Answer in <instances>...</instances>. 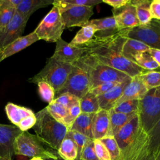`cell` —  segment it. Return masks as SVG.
<instances>
[{
	"label": "cell",
	"instance_id": "cell-1",
	"mask_svg": "<svg viewBox=\"0 0 160 160\" xmlns=\"http://www.w3.org/2000/svg\"><path fill=\"white\" fill-rule=\"evenodd\" d=\"M127 38L120 31L94 35L83 45L88 54L95 61L122 71L131 78L139 76L145 70L126 58L122 52Z\"/></svg>",
	"mask_w": 160,
	"mask_h": 160
},
{
	"label": "cell",
	"instance_id": "cell-2",
	"mask_svg": "<svg viewBox=\"0 0 160 160\" xmlns=\"http://www.w3.org/2000/svg\"><path fill=\"white\" fill-rule=\"evenodd\" d=\"M35 116L36 122L32 128L36 135L44 144L58 151L67 134L68 128L52 118L46 108L36 112Z\"/></svg>",
	"mask_w": 160,
	"mask_h": 160
},
{
	"label": "cell",
	"instance_id": "cell-3",
	"mask_svg": "<svg viewBox=\"0 0 160 160\" xmlns=\"http://www.w3.org/2000/svg\"><path fill=\"white\" fill-rule=\"evenodd\" d=\"M90 89L89 65L86 54L72 63L71 72L63 87L55 92L54 99L64 92H69L79 99Z\"/></svg>",
	"mask_w": 160,
	"mask_h": 160
},
{
	"label": "cell",
	"instance_id": "cell-4",
	"mask_svg": "<svg viewBox=\"0 0 160 160\" xmlns=\"http://www.w3.org/2000/svg\"><path fill=\"white\" fill-rule=\"evenodd\" d=\"M72 68V64L55 60L49 58L44 67L35 76L29 79L30 82L37 84L45 81L59 91L66 83Z\"/></svg>",
	"mask_w": 160,
	"mask_h": 160
},
{
	"label": "cell",
	"instance_id": "cell-5",
	"mask_svg": "<svg viewBox=\"0 0 160 160\" xmlns=\"http://www.w3.org/2000/svg\"><path fill=\"white\" fill-rule=\"evenodd\" d=\"M139 128L149 132L160 119V86L148 91L139 100Z\"/></svg>",
	"mask_w": 160,
	"mask_h": 160
},
{
	"label": "cell",
	"instance_id": "cell-6",
	"mask_svg": "<svg viewBox=\"0 0 160 160\" xmlns=\"http://www.w3.org/2000/svg\"><path fill=\"white\" fill-rule=\"evenodd\" d=\"M44 144L36 134L28 131H22L15 139L14 154L42 159L54 157L55 151L52 149H46Z\"/></svg>",
	"mask_w": 160,
	"mask_h": 160
},
{
	"label": "cell",
	"instance_id": "cell-7",
	"mask_svg": "<svg viewBox=\"0 0 160 160\" xmlns=\"http://www.w3.org/2000/svg\"><path fill=\"white\" fill-rule=\"evenodd\" d=\"M65 29L59 9L53 6L50 11L39 22L34 29L39 40L49 42H56L60 38Z\"/></svg>",
	"mask_w": 160,
	"mask_h": 160
},
{
	"label": "cell",
	"instance_id": "cell-8",
	"mask_svg": "<svg viewBox=\"0 0 160 160\" xmlns=\"http://www.w3.org/2000/svg\"><path fill=\"white\" fill-rule=\"evenodd\" d=\"M85 54L89 65L90 89L103 82H122L131 78L129 75L122 71L97 62L89 54Z\"/></svg>",
	"mask_w": 160,
	"mask_h": 160
},
{
	"label": "cell",
	"instance_id": "cell-9",
	"mask_svg": "<svg viewBox=\"0 0 160 160\" xmlns=\"http://www.w3.org/2000/svg\"><path fill=\"white\" fill-rule=\"evenodd\" d=\"M127 38L140 41L151 48L160 49V20L152 19L144 26L120 31Z\"/></svg>",
	"mask_w": 160,
	"mask_h": 160
},
{
	"label": "cell",
	"instance_id": "cell-10",
	"mask_svg": "<svg viewBox=\"0 0 160 160\" xmlns=\"http://www.w3.org/2000/svg\"><path fill=\"white\" fill-rule=\"evenodd\" d=\"M5 111L9 120L22 131H28L36 122L35 114L29 108L8 102Z\"/></svg>",
	"mask_w": 160,
	"mask_h": 160
},
{
	"label": "cell",
	"instance_id": "cell-11",
	"mask_svg": "<svg viewBox=\"0 0 160 160\" xmlns=\"http://www.w3.org/2000/svg\"><path fill=\"white\" fill-rule=\"evenodd\" d=\"M28 20L16 12L12 19L4 28L0 29V51L22 36Z\"/></svg>",
	"mask_w": 160,
	"mask_h": 160
},
{
	"label": "cell",
	"instance_id": "cell-12",
	"mask_svg": "<svg viewBox=\"0 0 160 160\" xmlns=\"http://www.w3.org/2000/svg\"><path fill=\"white\" fill-rule=\"evenodd\" d=\"M86 52L82 46H76L67 42L60 38L56 42V48L51 58L64 62L72 64L79 59Z\"/></svg>",
	"mask_w": 160,
	"mask_h": 160
},
{
	"label": "cell",
	"instance_id": "cell-13",
	"mask_svg": "<svg viewBox=\"0 0 160 160\" xmlns=\"http://www.w3.org/2000/svg\"><path fill=\"white\" fill-rule=\"evenodd\" d=\"M93 7L74 6L61 12V18L66 28L83 27L93 14Z\"/></svg>",
	"mask_w": 160,
	"mask_h": 160
},
{
	"label": "cell",
	"instance_id": "cell-14",
	"mask_svg": "<svg viewBox=\"0 0 160 160\" xmlns=\"http://www.w3.org/2000/svg\"><path fill=\"white\" fill-rule=\"evenodd\" d=\"M22 132L14 125L0 124V158L12 160L15 139Z\"/></svg>",
	"mask_w": 160,
	"mask_h": 160
},
{
	"label": "cell",
	"instance_id": "cell-15",
	"mask_svg": "<svg viewBox=\"0 0 160 160\" xmlns=\"http://www.w3.org/2000/svg\"><path fill=\"white\" fill-rule=\"evenodd\" d=\"M118 31L133 28L139 26L134 5L130 3L118 9H112Z\"/></svg>",
	"mask_w": 160,
	"mask_h": 160
},
{
	"label": "cell",
	"instance_id": "cell-16",
	"mask_svg": "<svg viewBox=\"0 0 160 160\" xmlns=\"http://www.w3.org/2000/svg\"><path fill=\"white\" fill-rule=\"evenodd\" d=\"M139 128L138 114L124 124L114 136L121 152L124 151L134 139Z\"/></svg>",
	"mask_w": 160,
	"mask_h": 160
},
{
	"label": "cell",
	"instance_id": "cell-17",
	"mask_svg": "<svg viewBox=\"0 0 160 160\" xmlns=\"http://www.w3.org/2000/svg\"><path fill=\"white\" fill-rule=\"evenodd\" d=\"M93 139H101L111 135L109 111L99 110L94 114L92 122Z\"/></svg>",
	"mask_w": 160,
	"mask_h": 160
},
{
	"label": "cell",
	"instance_id": "cell-18",
	"mask_svg": "<svg viewBox=\"0 0 160 160\" xmlns=\"http://www.w3.org/2000/svg\"><path fill=\"white\" fill-rule=\"evenodd\" d=\"M148 92L139 76L131 78L124 89L120 98L117 101L116 105L128 100H141Z\"/></svg>",
	"mask_w": 160,
	"mask_h": 160
},
{
	"label": "cell",
	"instance_id": "cell-19",
	"mask_svg": "<svg viewBox=\"0 0 160 160\" xmlns=\"http://www.w3.org/2000/svg\"><path fill=\"white\" fill-rule=\"evenodd\" d=\"M39 40V38L34 31L26 36H21L5 48L2 51H0V62L22 51Z\"/></svg>",
	"mask_w": 160,
	"mask_h": 160
},
{
	"label": "cell",
	"instance_id": "cell-20",
	"mask_svg": "<svg viewBox=\"0 0 160 160\" xmlns=\"http://www.w3.org/2000/svg\"><path fill=\"white\" fill-rule=\"evenodd\" d=\"M128 79L113 87L106 92L97 96L100 109L110 111L112 109L117 101L121 96L124 88L131 79Z\"/></svg>",
	"mask_w": 160,
	"mask_h": 160
},
{
	"label": "cell",
	"instance_id": "cell-21",
	"mask_svg": "<svg viewBox=\"0 0 160 160\" xmlns=\"http://www.w3.org/2000/svg\"><path fill=\"white\" fill-rule=\"evenodd\" d=\"M54 0H22L16 8V12L29 19L36 11L52 4Z\"/></svg>",
	"mask_w": 160,
	"mask_h": 160
},
{
	"label": "cell",
	"instance_id": "cell-22",
	"mask_svg": "<svg viewBox=\"0 0 160 160\" xmlns=\"http://www.w3.org/2000/svg\"><path fill=\"white\" fill-rule=\"evenodd\" d=\"M94 114L81 112L74 121L69 130L77 131L88 138L93 139L92 122Z\"/></svg>",
	"mask_w": 160,
	"mask_h": 160
},
{
	"label": "cell",
	"instance_id": "cell-23",
	"mask_svg": "<svg viewBox=\"0 0 160 160\" xmlns=\"http://www.w3.org/2000/svg\"><path fill=\"white\" fill-rule=\"evenodd\" d=\"M22 0H0V29L4 28L14 18L16 8Z\"/></svg>",
	"mask_w": 160,
	"mask_h": 160
},
{
	"label": "cell",
	"instance_id": "cell-24",
	"mask_svg": "<svg viewBox=\"0 0 160 160\" xmlns=\"http://www.w3.org/2000/svg\"><path fill=\"white\" fill-rule=\"evenodd\" d=\"M150 48L149 46L140 41L127 38L124 43L122 52L126 58L134 62V57L138 54L142 52H148Z\"/></svg>",
	"mask_w": 160,
	"mask_h": 160
},
{
	"label": "cell",
	"instance_id": "cell-25",
	"mask_svg": "<svg viewBox=\"0 0 160 160\" xmlns=\"http://www.w3.org/2000/svg\"><path fill=\"white\" fill-rule=\"evenodd\" d=\"M151 1L149 0H133L131 3L136 9V16L139 26H144L152 19L150 11Z\"/></svg>",
	"mask_w": 160,
	"mask_h": 160
},
{
	"label": "cell",
	"instance_id": "cell-26",
	"mask_svg": "<svg viewBox=\"0 0 160 160\" xmlns=\"http://www.w3.org/2000/svg\"><path fill=\"white\" fill-rule=\"evenodd\" d=\"M146 137L149 154L157 156L160 153V119L152 128L146 132Z\"/></svg>",
	"mask_w": 160,
	"mask_h": 160
},
{
	"label": "cell",
	"instance_id": "cell-27",
	"mask_svg": "<svg viewBox=\"0 0 160 160\" xmlns=\"http://www.w3.org/2000/svg\"><path fill=\"white\" fill-rule=\"evenodd\" d=\"M59 156L65 160H77L78 149L72 138L67 134L57 151Z\"/></svg>",
	"mask_w": 160,
	"mask_h": 160
},
{
	"label": "cell",
	"instance_id": "cell-28",
	"mask_svg": "<svg viewBox=\"0 0 160 160\" xmlns=\"http://www.w3.org/2000/svg\"><path fill=\"white\" fill-rule=\"evenodd\" d=\"M109 114L111 135L114 136L124 124L138 114V112L126 114L120 112H116L112 110V109H111L109 111Z\"/></svg>",
	"mask_w": 160,
	"mask_h": 160
},
{
	"label": "cell",
	"instance_id": "cell-29",
	"mask_svg": "<svg viewBox=\"0 0 160 160\" xmlns=\"http://www.w3.org/2000/svg\"><path fill=\"white\" fill-rule=\"evenodd\" d=\"M79 104L81 112L83 113L95 114L101 109L97 96L90 91L80 99Z\"/></svg>",
	"mask_w": 160,
	"mask_h": 160
},
{
	"label": "cell",
	"instance_id": "cell-30",
	"mask_svg": "<svg viewBox=\"0 0 160 160\" xmlns=\"http://www.w3.org/2000/svg\"><path fill=\"white\" fill-rule=\"evenodd\" d=\"M102 2V0H54L52 5L56 6L60 12L74 6L93 7Z\"/></svg>",
	"mask_w": 160,
	"mask_h": 160
},
{
	"label": "cell",
	"instance_id": "cell-31",
	"mask_svg": "<svg viewBox=\"0 0 160 160\" xmlns=\"http://www.w3.org/2000/svg\"><path fill=\"white\" fill-rule=\"evenodd\" d=\"M91 26L98 31H116V24L113 16L89 20L84 26Z\"/></svg>",
	"mask_w": 160,
	"mask_h": 160
},
{
	"label": "cell",
	"instance_id": "cell-32",
	"mask_svg": "<svg viewBox=\"0 0 160 160\" xmlns=\"http://www.w3.org/2000/svg\"><path fill=\"white\" fill-rule=\"evenodd\" d=\"M96 29L91 26H85L76 33L70 43L73 45L81 46L89 41L95 35Z\"/></svg>",
	"mask_w": 160,
	"mask_h": 160
},
{
	"label": "cell",
	"instance_id": "cell-33",
	"mask_svg": "<svg viewBox=\"0 0 160 160\" xmlns=\"http://www.w3.org/2000/svg\"><path fill=\"white\" fill-rule=\"evenodd\" d=\"M134 62L144 70L154 71L159 66L153 58L148 52H142L134 57Z\"/></svg>",
	"mask_w": 160,
	"mask_h": 160
},
{
	"label": "cell",
	"instance_id": "cell-34",
	"mask_svg": "<svg viewBox=\"0 0 160 160\" xmlns=\"http://www.w3.org/2000/svg\"><path fill=\"white\" fill-rule=\"evenodd\" d=\"M139 77L148 90L160 86V72L149 71L139 75Z\"/></svg>",
	"mask_w": 160,
	"mask_h": 160
},
{
	"label": "cell",
	"instance_id": "cell-35",
	"mask_svg": "<svg viewBox=\"0 0 160 160\" xmlns=\"http://www.w3.org/2000/svg\"><path fill=\"white\" fill-rule=\"evenodd\" d=\"M108 149L111 160H119L121 156V150L113 136H108L100 139Z\"/></svg>",
	"mask_w": 160,
	"mask_h": 160
},
{
	"label": "cell",
	"instance_id": "cell-36",
	"mask_svg": "<svg viewBox=\"0 0 160 160\" xmlns=\"http://www.w3.org/2000/svg\"><path fill=\"white\" fill-rule=\"evenodd\" d=\"M46 108L51 116L61 123L62 122L68 114V109L54 100L49 103Z\"/></svg>",
	"mask_w": 160,
	"mask_h": 160
},
{
	"label": "cell",
	"instance_id": "cell-37",
	"mask_svg": "<svg viewBox=\"0 0 160 160\" xmlns=\"http://www.w3.org/2000/svg\"><path fill=\"white\" fill-rule=\"evenodd\" d=\"M139 100H128L116 105L112 110L116 112L123 114H132L138 112Z\"/></svg>",
	"mask_w": 160,
	"mask_h": 160
},
{
	"label": "cell",
	"instance_id": "cell-38",
	"mask_svg": "<svg viewBox=\"0 0 160 160\" xmlns=\"http://www.w3.org/2000/svg\"><path fill=\"white\" fill-rule=\"evenodd\" d=\"M37 84L38 92L42 100L49 104L52 102L55 98V91L53 88L45 81H39Z\"/></svg>",
	"mask_w": 160,
	"mask_h": 160
},
{
	"label": "cell",
	"instance_id": "cell-39",
	"mask_svg": "<svg viewBox=\"0 0 160 160\" xmlns=\"http://www.w3.org/2000/svg\"><path fill=\"white\" fill-rule=\"evenodd\" d=\"M67 134L72 138V139L74 141L78 149V158L77 160H79L80 156L81 154V152L82 151V149L86 142L89 140L91 139L87 136L77 132L75 131H71L68 130Z\"/></svg>",
	"mask_w": 160,
	"mask_h": 160
},
{
	"label": "cell",
	"instance_id": "cell-40",
	"mask_svg": "<svg viewBox=\"0 0 160 160\" xmlns=\"http://www.w3.org/2000/svg\"><path fill=\"white\" fill-rule=\"evenodd\" d=\"M81 113L79 102L75 104L68 109V114L66 118L62 121V124L66 126L68 130L72 126L74 121L78 118V116Z\"/></svg>",
	"mask_w": 160,
	"mask_h": 160
},
{
	"label": "cell",
	"instance_id": "cell-41",
	"mask_svg": "<svg viewBox=\"0 0 160 160\" xmlns=\"http://www.w3.org/2000/svg\"><path fill=\"white\" fill-rule=\"evenodd\" d=\"M54 100L68 109L75 104L79 102L80 99L69 92H64L56 97Z\"/></svg>",
	"mask_w": 160,
	"mask_h": 160
},
{
	"label": "cell",
	"instance_id": "cell-42",
	"mask_svg": "<svg viewBox=\"0 0 160 160\" xmlns=\"http://www.w3.org/2000/svg\"><path fill=\"white\" fill-rule=\"evenodd\" d=\"M79 160H99L95 150L94 139H89L84 146Z\"/></svg>",
	"mask_w": 160,
	"mask_h": 160
},
{
	"label": "cell",
	"instance_id": "cell-43",
	"mask_svg": "<svg viewBox=\"0 0 160 160\" xmlns=\"http://www.w3.org/2000/svg\"><path fill=\"white\" fill-rule=\"evenodd\" d=\"M94 150L99 160H111L110 154L100 139H94Z\"/></svg>",
	"mask_w": 160,
	"mask_h": 160
},
{
	"label": "cell",
	"instance_id": "cell-44",
	"mask_svg": "<svg viewBox=\"0 0 160 160\" xmlns=\"http://www.w3.org/2000/svg\"><path fill=\"white\" fill-rule=\"evenodd\" d=\"M121 82H103L101 84H99L89 89V91L94 94L95 96H98L99 95H101L107 91H108L109 89L112 88L113 87L117 86L118 84H120Z\"/></svg>",
	"mask_w": 160,
	"mask_h": 160
},
{
	"label": "cell",
	"instance_id": "cell-45",
	"mask_svg": "<svg viewBox=\"0 0 160 160\" xmlns=\"http://www.w3.org/2000/svg\"><path fill=\"white\" fill-rule=\"evenodd\" d=\"M150 11L152 19L160 20V0L151 1Z\"/></svg>",
	"mask_w": 160,
	"mask_h": 160
},
{
	"label": "cell",
	"instance_id": "cell-46",
	"mask_svg": "<svg viewBox=\"0 0 160 160\" xmlns=\"http://www.w3.org/2000/svg\"><path fill=\"white\" fill-rule=\"evenodd\" d=\"M131 0H102V2L113 7L114 9L120 8L129 3Z\"/></svg>",
	"mask_w": 160,
	"mask_h": 160
},
{
	"label": "cell",
	"instance_id": "cell-47",
	"mask_svg": "<svg viewBox=\"0 0 160 160\" xmlns=\"http://www.w3.org/2000/svg\"><path fill=\"white\" fill-rule=\"evenodd\" d=\"M148 52L153 58L159 66H160V49L150 48L148 51Z\"/></svg>",
	"mask_w": 160,
	"mask_h": 160
},
{
	"label": "cell",
	"instance_id": "cell-48",
	"mask_svg": "<svg viewBox=\"0 0 160 160\" xmlns=\"http://www.w3.org/2000/svg\"><path fill=\"white\" fill-rule=\"evenodd\" d=\"M44 160H65V159H64L61 156H59V154H58L57 151H55V156L54 157L46 158V159H44Z\"/></svg>",
	"mask_w": 160,
	"mask_h": 160
},
{
	"label": "cell",
	"instance_id": "cell-49",
	"mask_svg": "<svg viewBox=\"0 0 160 160\" xmlns=\"http://www.w3.org/2000/svg\"><path fill=\"white\" fill-rule=\"evenodd\" d=\"M30 160H44V159L39 157H35V158H32Z\"/></svg>",
	"mask_w": 160,
	"mask_h": 160
},
{
	"label": "cell",
	"instance_id": "cell-50",
	"mask_svg": "<svg viewBox=\"0 0 160 160\" xmlns=\"http://www.w3.org/2000/svg\"><path fill=\"white\" fill-rule=\"evenodd\" d=\"M156 160H160V153H159V154L156 156Z\"/></svg>",
	"mask_w": 160,
	"mask_h": 160
},
{
	"label": "cell",
	"instance_id": "cell-51",
	"mask_svg": "<svg viewBox=\"0 0 160 160\" xmlns=\"http://www.w3.org/2000/svg\"><path fill=\"white\" fill-rule=\"evenodd\" d=\"M156 156H152L149 160H156Z\"/></svg>",
	"mask_w": 160,
	"mask_h": 160
},
{
	"label": "cell",
	"instance_id": "cell-52",
	"mask_svg": "<svg viewBox=\"0 0 160 160\" xmlns=\"http://www.w3.org/2000/svg\"><path fill=\"white\" fill-rule=\"evenodd\" d=\"M0 160H8V159H6L4 158H0Z\"/></svg>",
	"mask_w": 160,
	"mask_h": 160
}]
</instances>
